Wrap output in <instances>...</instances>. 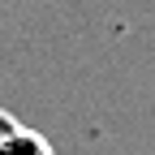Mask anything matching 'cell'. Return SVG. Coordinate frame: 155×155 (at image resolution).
Instances as JSON below:
<instances>
[{
	"label": "cell",
	"instance_id": "1",
	"mask_svg": "<svg viewBox=\"0 0 155 155\" xmlns=\"http://www.w3.org/2000/svg\"><path fill=\"white\" fill-rule=\"evenodd\" d=\"M0 155H56V147H52L39 129L17 125V129H9L5 138H0Z\"/></svg>",
	"mask_w": 155,
	"mask_h": 155
},
{
	"label": "cell",
	"instance_id": "2",
	"mask_svg": "<svg viewBox=\"0 0 155 155\" xmlns=\"http://www.w3.org/2000/svg\"><path fill=\"white\" fill-rule=\"evenodd\" d=\"M17 125H22V121H17L13 112H5V108H0V138H5L9 129H17Z\"/></svg>",
	"mask_w": 155,
	"mask_h": 155
}]
</instances>
